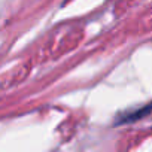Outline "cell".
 Listing matches in <instances>:
<instances>
[{
    "label": "cell",
    "instance_id": "1",
    "mask_svg": "<svg viewBox=\"0 0 152 152\" xmlns=\"http://www.w3.org/2000/svg\"><path fill=\"white\" fill-rule=\"evenodd\" d=\"M152 110V106H146V107H142V109H137L134 112H128V113H124V115H119V124H124V122H133L136 119H140L143 118V115L149 113Z\"/></svg>",
    "mask_w": 152,
    "mask_h": 152
}]
</instances>
